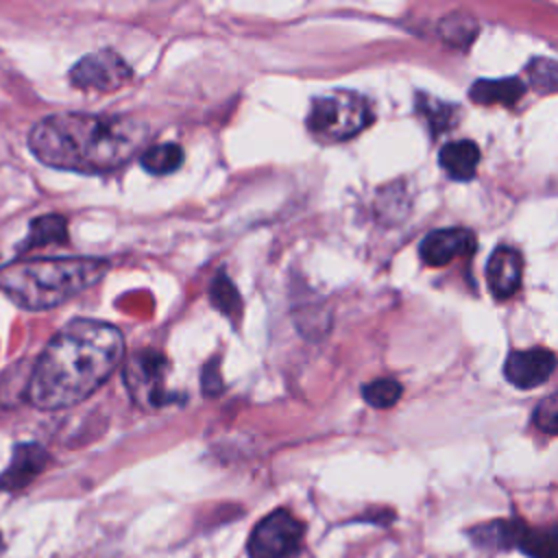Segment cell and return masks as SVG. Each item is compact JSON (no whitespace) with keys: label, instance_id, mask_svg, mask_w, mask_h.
Returning a JSON list of instances; mask_svg holds the SVG:
<instances>
[{"label":"cell","instance_id":"obj_1","mask_svg":"<svg viewBox=\"0 0 558 558\" xmlns=\"http://www.w3.org/2000/svg\"><path fill=\"white\" fill-rule=\"evenodd\" d=\"M122 355L124 338L116 325L74 318L39 355L26 384V401L39 410L76 405L113 375Z\"/></svg>","mask_w":558,"mask_h":558},{"label":"cell","instance_id":"obj_2","mask_svg":"<svg viewBox=\"0 0 558 558\" xmlns=\"http://www.w3.org/2000/svg\"><path fill=\"white\" fill-rule=\"evenodd\" d=\"M148 140V126L131 116L52 113L28 133L31 153L46 166L102 174L131 161Z\"/></svg>","mask_w":558,"mask_h":558},{"label":"cell","instance_id":"obj_3","mask_svg":"<svg viewBox=\"0 0 558 558\" xmlns=\"http://www.w3.org/2000/svg\"><path fill=\"white\" fill-rule=\"evenodd\" d=\"M109 264L98 257H46L0 266V292L22 310H50L98 283Z\"/></svg>","mask_w":558,"mask_h":558},{"label":"cell","instance_id":"obj_4","mask_svg":"<svg viewBox=\"0 0 558 558\" xmlns=\"http://www.w3.org/2000/svg\"><path fill=\"white\" fill-rule=\"evenodd\" d=\"M375 120L373 105L353 89H331L312 98L305 124L320 142H342L362 133Z\"/></svg>","mask_w":558,"mask_h":558},{"label":"cell","instance_id":"obj_5","mask_svg":"<svg viewBox=\"0 0 558 558\" xmlns=\"http://www.w3.org/2000/svg\"><path fill=\"white\" fill-rule=\"evenodd\" d=\"M168 360L161 351L142 349L124 366V384L133 401L142 408H161L174 399L166 388Z\"/></svg>","mask_w":558,"mask_h":558},{"label":"cell","instance_id":"obj_6","mask_svg":"<svg viewBox=\"0 0 558 558\" xmlns=\"http://www.w3.org/2000/svg\"><path fill=\"white\" fill-rule=\"evenodd\" d=\"M305 525L288 510H272L248 538L251 558H294L301 551Z\"/></svg>","mask_w":558,"mask_h":558},{"label":"cell","instance_id":"obj_7","mask_svg":"<svg viewBox=\"0 0 558 558\" xmlns=\"http://www.w3.org/2000/svg\"><path fill=\"white\" fill-rule=\"evenodd\" d=\"M70 81L85 92H116L131 81V68L118 52L98 50L74 63Z\"/></svg>","mask_w":558,"mask_h":558},{"label":"cell","instance_id":"obj_8","mask_svg":"<svg viewBox=\"0 0 558 558\" xmlns=\"http://www.w3.org/2000/svg\"><path fill=\"white\" fill-rule=\"evenodd\" d=\"M556 368V355L549 349H523L510 351L504 362V377L523 390H532L545 384Z\"/></svg>","mask_w":558,"mask_h":558},{"label":"cell","instance_id":"obj_9","mask_svg":"<svg viewBox=\"0 0 558 558\" xmlns=\"http://www.w3.org/2000/svg\"><path fill=\"white\" fill-rule=\"evenodd\" d=\"M418 253L427 266H447L456 257L475 253V235L464 227L438 229L423 238Z\"/></svg>","mask_w":558,"mask_h":558},{"label":"cell","instance_id":"obj_10","mask_svg":"<svg viewBox=\"0 0 558 558\" xmlns=\"http://www.w3.org/2000/svg\"><path fill=\"white\" fill-rule=\"evenodd\" d=\"M523 275V257L512 246H497L486 264L488 288L497 299H510L521 288Z\"/></svg>","mask_w":558,"mask_h":558},{"label":"cell","instance_id":"obj_11","mask_svg":"<svg viewBox=\"0 0 558 558\" xmlns=\"http://www.w3.org/2000/svg\"><path fill=\"white\" fill-rule=\"evenodd\" d=\"M48 464V453L35 442L15 445L9 466L0 473V490H20L28 486Z\"/></svg>","mask_w":558,"mask_h":558},{"label":"cell","instance_id":"obj_12","mask_svg":"<svg viewBox=\"0 0 558 558\" xmlns=\"http://www.w3.org/2000/svg\"><path fill=\"white\" fill-rule=\"evenodd\" d=\"M438 161H440V168L453 181H469L475 177V170L480 163V148L471 140L449 142L440 148Z\"/></svg>","mask_w":558,"mask_h":558},{"label":"cell","instance_id":"obj_13","mask_svg":"<svg viewBox=\"0 0 558 558\" xmlns=\"http://www.w3.org/2000/svg\"><path fill=\"white\" fill-rule=\"evenodd\" d=\"M525 94V85L517 76L506 78H480L471 85L469 98L477 105H504L512 107Z\"/></svg>","mask_w":558,"mask_h":558},{"label":"cell","instance_id":"obj_14","mask_svg":"<svg viewBox=\"0 0 558 558\" xmlns=\"http://www.w3.org/2000/svg\"><path fill=\"white\" fill-rule=\"evenodd\" d=\"M527 525L521 521H490L484 525H477L469 532V536L482 545V547H519Z\"/></svg>","mask_w":558,"mask_h":558},{"label":"cell","instance_id":"obj_15","mask_svg":"<svg viewBox=\"0 0 558 558\" xmlns=\"http://www.w3.org/2000/svg\"><path fill=\"white\" fill-rule=\"evenodd\" d=\"M68 242V222L59 214H46L31 222L28 238L22 242L20 251L41 248L50 244H65Z\"/></svg>","mask_w":558,"mask_h":558},{"label":"cell","instance_id":"obj_16","mask_svg":"<svg viewBox=\"0 0 558 558\" xmlns=\"http://www.w3.org/2000/svg\"><path fill=\"white\" fill-rule=\"evenodd\" d=\"M414 102H416V113H421L425 118V122L429 124L432 135H440L442 131L456 126V120H458V107L456 105L436 100V98H432L423 92L414 96Z\"/></svg>","mask_w":558,"mask_h":558},{"label":"cell","instance_id":"obj_17","mask_svg":"<svg viewBox=\"0 0 558 558\" xmlns=\"http://www.w3.org/2000/svg\"><path fill=\"white\" fill-rule=\"evenodd\" d=\"M183 148L179 144H157L140 155V163L150 174H170L183 163Z\"/></svg>","mask_w":558,"mask_h":558},{"label":"cell","instance_id":"obj_18","mask_svg":"<svg viewBox=\"0 0 558 558\" xmlns=\"http://www.w3.org/2000/svg\"><path fill=\"white\" fill-rule=\"evenodd\" d=\"M440 33H442V39L449 46L466 48L473 41L475 33H477V22H475L473 15L453 13V15H447V20L440 26Z\"/></svg>","mask_w":558,"mask_h":558},{"label":"cell","instance_id":"obj_19","mask_svg":"<svg viewBox=\"0 0 558 558\" xmlns=\"http://www.w3.org/2000/svg\"><path fill=\"white\" fill-rule=\"evenodd\" d=\"M519 549L532 558H556V551H558L556 527H549V530L527 527L519 543Z\"/></svg>","mask_w":558,"mask_h":558},{"label":"cell","instance_id":"obj_20","mask_svg":"<svg viewBox=\"0 0 558 558\" xmlns=\"http://www.w3.org/2000/svg\"><path fill=\"white\" fill-rule=\"evenodd\" d=\"M401 392H403L401 384H399L397 379H390V377H386V379H375V381L362 386V397H364V401H366L368 405H373V408H379V410H381V408H392V405L399 401Z\"/></svg>","mask_w":558,"mask_h":558},{"label":"cell","instance_id":"obj_21","mask_svg":"<svg viewBox=\"0 0 558 558\" xmlns=\"http://www.w3.org/2000/svg\"><path fill=\"white\" fill-rule=\"evenodd\" d=\"M525 74L530 85L541 94H551L558 85V68L554 59H547V57L532 59L525 68Z\"/></svg>","mask_w":558,"mask_h":558},{"label":"cell","instance_id":"obj_22","mask_svg":"<svg viewBox=\"0 0 558 558\" xmlns=\"http://www.w3.org/2000/svg\"><path fill=\"white\" fill-rule=\"evenodd\" d=\"M211 303L222 310L225 314H238L242 307L240 294L235 290V286L229 281V277L218 275L211 283Z\"/></svg>","mask_w":558,"mask_h":558},{"label":"cell","instance_id":"obj_23","mask_svg":"<svg viewBox=\"0 0 558 558\" xmlns=\"http://www.w3.org/2000/svg\"><path fill=\"white\" fill-rule=\"evenodd\" d=\"M534 423L541 427L545 434H556L558 432V401L554 395H549L545 401L534 412Z\"/></svg>","mask_w":558,"mask_h":558},{"label":"cell","instance_id":"obj_24","mask_svg":"<svg viewBox=\"0 0 558 558\" xmlns=\"http://www.w3.org/2000/svg\"><path fill=\"white\" fill-rule=\"evenodd\" d=\"M203 392L205 397H216L222 392V379H220V371L216 366V360L209 364H205V371H203Z\"/></svg>","mask_w":558,"mask_h":558},{"label":"cell","instance_id":"obj_25","mask_svg":"<svg viewBox=\"0 0 558 558\" xmlns=\"http://www.w3.org/2000/svg\"><path fill=\"white\" fill-rule=\"evenodd\" d=\"M0 547H2V536H0Z\"/></svg>","mask_w":558,"mask_h":558}]
</instances>
